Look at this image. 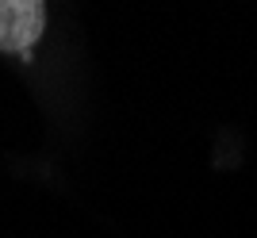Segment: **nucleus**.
I'll return each mask as SVG.
<instances>
[{
	"instance_id": "f257e3e1",
	"label": "nucleus",
	"mask_w": 257,
	"mask_h": 238,
	"mask_svg": "<svg viewBox=\"0 0 257 238\" xmlns=\"http://www.w3.org/2000/svg\"><path fill=\"white\" fill-rule=\"evenodd\" d=\"M46 31V0H0V50L31 58Z\"/></svg>"
}]
</instances>
